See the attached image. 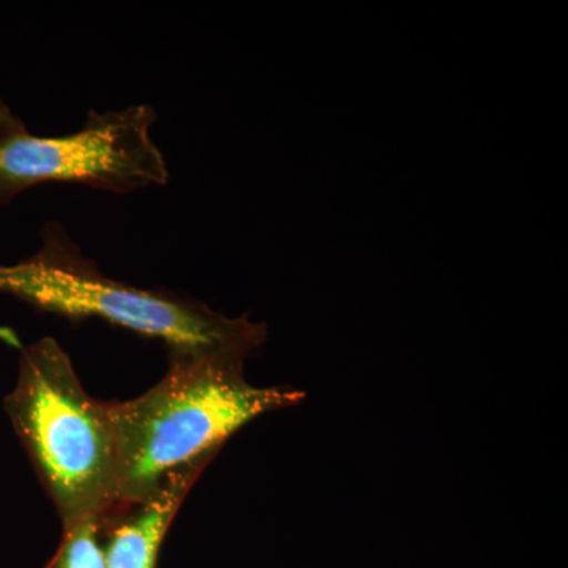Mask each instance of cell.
Instances as JSON below:
<instances>
[{
    "label": "cell",
    "mask_w": 568,
    "mask_h": 568,
    "mask_svg": "<svg viewBox=\"0 0 568 568\" xmlns=\"http://www.w3.org/2000/svg\"><path fill=\"white\" fill-rule=\"evenodd\" d=\"M244 357L170 354L166 375L129 402H110L118 439L115 504L144 499L171 474L211 463L254 418L304 402V392L256 387Z\"/></svg>",
    "instance_id": "cell-1"
},
{
    "label": "cell",
    "mask_w": 568,
    "mask_h": 568,
    "mask_svg": "<svg viewBox=\"0 0 568 568\" xmlns=\"http://www.w3.org/2000/svg\"><path fill=\"white\" fill-rule=\"evenodd\" d=\"M0 293L44 312L99 317L162 339L170 354H231L248 357L267 339V327L246 316L227 317L201 302L141 290L110 278L88 260L59 223L41 233L31 257L0 265Z\"/></svg>",
    "instance_id": "cell-2"
},
{
    "label": "cell",
    "mask_w": 568,
    "mask_h": 568,
    "mask_svg": "<svg viewBox=\"0 0 568 568\" xmlns=\"http://www.w3.org/2000/svg\"><path fill=\"white\" fill-rule=\"evenodd\" d=\"M3 407L63 526L114 506L119 455L110 403L85 392L58 339L22 351Z\"/></svg>",
    "instance_id": "cell-3"
},
{
    "label": "cell",
    "mask_w": 568,
    "mask_h": 568,
    "mask_svg": "<svg viewBox=\"0 0 568 568\" xmlns=\"http://www.w3.org/2000/svg\"><path fill=\"white\" fill-rule=\"evenodd\" d=\"M156 112L149 104L91 111L84 126L67 136L0 133V207L40 183H80L130 193L170 181L166 159L152 140Z\"/></svg>",
    "instance_id": "cell-4"
},
{
    "label": "cell",
    "mask_w": 568,
    "mask_h": 568,
    "mask_svg": "<svg viewBox=\"0 0 568 568\" xmlns=\"http://www.w3.org/2000/svg\"><path fill=\"white\" fill-rule=\"evenodd\" d=\"M207 462L171 474L144 499L100 514L104 568H156L164 537Z\"/></svg>",
    "instance_id": "cell-5"
},
{
    "label": "cell",
    "mask_w": 568,
    "mask_h": 568,
    "mask_svg": "<svg viewBox=\"0 0 568 568\" xmlns=\"http://www.w3.org/2000/svg\"><path fill=\"white\" fill-rule=\"evenodd\" d=\"M44 568H104L100 515L63 526L61 545Z\"/></svg>",
    "instance_id": "cell-6"
},
{
    "label": "cell",
    "mask_w": 568,
    "mask_h": 568,
    "mask_svg": "<svg viewBox=\"0 0 568 568\" xmlns=\"http://www.w3.org/2000/svg\"><path fill=\"white\" fill-rule=\"evenodd\" d=\"M20 126H24V123L20 121V118L14 115V112L10 110L9 104L0 99V133L20 129Z\"/></svg>",
    "instance_id": "cell-7"
}]
</instances>
